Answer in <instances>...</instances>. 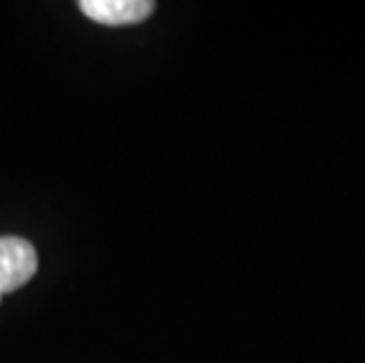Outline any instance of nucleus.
Instances as JSON below:
<instances>
[{
  "instance_id": "obj_1",
  "label": "nucleus",
  "mask_w": 365,
  "mask_h": 363,
  "mask_svg": "<svg viewBox=\"0 0 365 363\" xmlns=\"http://www.w3.org/2000/svg\"><path fill=\"white\" fill-rule=\"evenodd\" d=\"M38 272L36 248L26 238L0 236V300L34 279Z\"/></svg>"
},
{
  "instance_id": "obj_2",
  "label": "nucleus",
  "mask_w": 365,
  "mask_h": 363,
  "mask_svg": "<svg viewBox=\"0 0 365 363\" xmlns=\"http://www.w3.org/2000/svg\"><path fill=\"white\" fill-rule=\"evenodd\" d=\"M81 10L97 24L130 26L149 19L156 5L151 0H83Z\"/></svg>"
}]
</instances>
